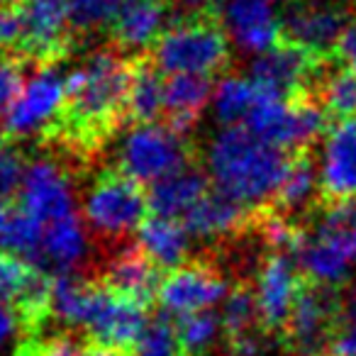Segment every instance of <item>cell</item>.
Here are the masks:
<instances>
[{"label": "cell", "mask_w": 356, "mask_h": 356, "mask_svg": "<svg viewBox=\"0 0 356 356\" xmlns=\"http://www.w3.org/2000/svg\"><path fill=\"white\" fill-rule=\"evenodd\" d=\"M288 166L286 152L261 142L247 127H220L205 144L210 184L247 210L276 200Z\"/></svg>", "instance_id": "6da1fadb"}, {"label": "cell", "mask_w": 356, "mask_h": 356, "mask_svg": "<svg viewBox=\"0 0 356 356\" xmlns=\"http://www.w3.org/2000/svg\"><path fill=\"white\" fill-rule=\"evenodd\" d=\"M132 66L113 49L93 51L69 71V105L64 124L79 142L100 139L127 110Z\"/></svg>", "instance_id": "7a4b0ae2"}, {"label": "cell", "mask_w": 356, "mask_h": 356, "mask_svg": "<svg viewBox=\"0 0 356 356\" xmlns=\"http://www.w3.org/2000/svg\"><path fill=\"white\" fill-rule=\"evenodd\" d=\"M115 163L134 184L156 186L188 166V142L171 124L134 122L115 144Z\"/></svg>", "instance_id": "3957f363"}, {"label": "cell", "mask_w": 356, "mask_h": 356, "mask_svg": "<svg viewBox=\"0 0 356 356\" xmlns=\"http://www.w3.org/2000/svg\"><path fill=\"white\" fill-rule=\"evenodd\" d=\"M229 40L222 25L193 17L171 25L152 49L154 66L166 76H205L222 71L229 61Z\"/></svg>", "instance_id": "277c9868"}, {"label": "cell", "mask_w": 356, "mask_h": 356, "mask_svg": "<svg viewBox=\"0 0 356 356\" xmlns=\"http://www.w3.org/2000/svg\"><path fill=\"white\" fill-rule=\"evenodd\" d=\"M149 210V195L142 186L120 171L100 173L88 186L81 205V215L90 232L105 239H122L137 234Z\"/></svg>", "instance_id": "5b68a950"}, {"label": "cell", "mask_w": 356, "mask_h": 356, "mask_svg": "<svg viewBox=\"0 0 356 356\" xmlns=\"http://www.w3.org/2000/svg\"><path fill=\"white\" fill-rule=\"evenodd\" d=\"M69 105V74L54 64H42L22 83L20 95L3 115V132L8 137L27 139L42 134L61 120Z\"/></svg>", "instance_id": "8992f818"}, {"label": "cell", "mask_w": 356, "mask_h": 356, "mask_svg": "<svg viewBox=\"0 0 356 356\" xmlns=\"http://www.w3.org/2000/svg\"><path fill=\"white\" fill-rule=\"evenodd\" d=\"M244 127L261 142L286 154L310 147L315 139H320L327 132L325 110L320 105L310 103V100L273 98V95L264 93L254 105Z\"/></svg>", "instance_id": "52a82bcc"}, {"label": "cell", "mask_w": 356, "mask_h": 356, "mask_svg": "<svg viewBox=\"0 0 356 356\" xmlns=\"http://www.w3.org/2000/svg\"><path fill=\"white\" fill-rule=\"evenodd\" d=\"M147 325L149 317L144 302L132 300V298L113 291L110 286L93 283L88 310H86L83 325H81V332L88 334L90 344L113 351H132Z\"/></svg>", "instance_id": "ba28073f"}, {"label": "cell", "mask_w": 356, "mask_h": 356, "mask_svg": "<svg viewBox=\"0 0 356 356\" xmlns=\"http://www.w3.org/2000/svg\"><path fill=\"white\" fill-rule=\"evenodd\" d=\"M20 208L37 220L42 227L59 222L76 213V186L69 171L49 156L27 163L25 181L20 186Z\"/></svg>", "instance_id": "9c48e42d"}, {"label": "cell", "mask_w": 356, "mask_h": 356, "mask_svg": "<svg viewBox=\"0 0 356 356\" xmlns=\"http://www.w3.org/2000/svg\"><path fill=\"white\" fill-rule=\"evenodd\" d=\"M227 296L229 288L222 273L205 264H186L161 278L156 300L168 317L184 320L188 315L210 312L213 307L222 305Z\"/></svg>", "instance_id": "30bf717a"}, {"label": "cell", "mask_w": 356, "mask_h": 356, "mask_svg": "<svg viewBox=\"0 0 356 356\" xmlns=\"http://www.w3.org/2000/svg\"><path fill=\"white\" fill-rule=\"evenodd\" d=\"M220 20L229 44L252 59L283 40V15L276 0H220Z\"/></svg>", "instance_id": "8fae6325"}, {"label": "cell", "mask_w": 356, "mask_h": 356, "mask_svg": "<svg viewBox=\"0 0 356 356\" xmlns=\"http://www.w3.org/2000/svg\"><path fill=\"white\" fill-rule=\"evenodd\" d=\"M302 273L288 254H271L264 259L254 283L259 322L266 332L286 330L298 298L302 293Z\"/></svg>", "instance_id": "7c38bea8"}, {"label": "cell", "mask_w": 356, "mask_h": 356, "mask_svg": "<svg viewBox=\"0 0 356 356\" xmlns=\"http://www.w3.org/2000/svg\"><path fill=\"white\" fill-rule=\"evenodd\" d=\"M346 30V13L332 0L293 3L283 13V40L305 49L315 59L337 49Z\"/></svg>", "instance_id": "4fadbf2b"}, {"label": "cell", "mask_w": 356, "mask_h": 356, "mask_svg": "<svg viewBox=\"0 0 356 356\" xmlns=\"http://www.w3.org/2000/svg\"><path fill=\"white\" fill-rule=\"evenodd\" d=\"M339 305L341 298H337L330 288H302L286 327L291 346L298 356H322V351L330 349Z\"/></svg>", "instance_id": "5bb4252c"}, {"label": "cell", "mask_w": 356, "mask_h": 356, "mask_svg": "<svg viewBox=\"0 0 356 356\" xmlns=\"http://www.w3.org/2000/svg\"><path fill=\"white\" fill-rule=\"evenodd\" d=\"M315 166L320 191L327 200H356V118L337 120L322 134Z\"/></svg>", "instance_id": "9a60e30c"}, {"label": "cell", "mask_w": 356, "mask_h": 356, "mask_svg": "<svg viewBox=\"0 0 356 356\" xmlns=\"http://www.w3.org/2000/svg\"><path fill=\"white\" fill-rule=\"evenodd\" d=\"M17 8L22 15V54L42 64L64 54L71 30L69 0H22Z\"/></svg>", "instance_id": "2e32d148"}, {"label": "cell", "mask_w": 356, "mask_h": 356, "mask_svg": "<svg viewBox=\"0 0 356 356\" xmlns=\"http://www.w3.org/2000/svg\"><path fill=\"white\" fill-rule=\"evenodd\" d=\"M315 64L317 59L305 49L291 42H281L273 49L254 56L247 76L264 95L296 98L315 76Z\"/></svg>", "instance_id": "e0dca14e"}, {"label": "cell", "mask_w": 356, "mask_h": 356, "mask_svg": "<svg viewBox=\"0 0 356 356\" xmlns=\"http://www.w3.org/2000/svg\"><path fill=\"white\" fill-rule=\"evenodd\" d=\"M51 281L37 264L0 252V298L17 307L25 320L49 315Z\"/></svg>", "instance_id": "ac0fdd59"}, {"label": "cell", "mask_w": 356, "mask_h": 356, "mask_svg": "<svg viewBox=\"0 0 356 356\" xmlns=\"http://www.w3.org/2000/svg\"><path fill=\"white\" fill-rule=\"evenodd\" d=\"M88 227L79 215H71V218H64L44 227L37 266L44 273L54 271L56 276H74L76 268L83 266V261L88 259Z\"/></svg>", "instance_id": "d6986e66"}, {"label": "cell", "mask_w": 356, "mask_h": 356, "mask_svg": "<svg viewBox=\"0 0 356 356\" xmlns=\"http://www.w3.org/2000/svg\"><path fill=\"white\" fill-rule=\"evenodd\" d=\"M137 247L159 268L173 271L178 266H186V261H188L191 252H193V234L181 220L152 215L137 229Z\"/></svg>", "instance_id": "ffe728a7"}, {"label": "cell", "mask_w": 356, "mask_h": 356, "mask_svg": "<svg viewBox=\"0 0 356 356\" xmlns=\"http://www.w3.org/2000/svg\"><path fill=\"white\" fill-rule=\"evenodd\" d=\"M210 193V178L205 171L186 166L184 171L159 181L149 191V210L159 218L186 220V215Z\"/></svg>", "instance_id": "44dd1931"}, {"label": "cell", "mask_w": 356, "mask_h": 356, "mask_svg": "<svg viewBox=\"0 0 356 356\" xmlns=\"http://www.w3.org/2000/svg\"><path fill=\"white\" fill-rule=\"evenodd\" d=\"M166 30V6L161 0H127L113 25V37L120 49L144 51L156 47Z\"/></svg>", "instance_id": "7402d4cb"}, {"label": "cell", "mask_w": 356, "mask_h": 356, "mask_svg": "<svg viewBox=\"0 0 356 356\" xmlns=\"http://www.w3.org/2000/svg\"><path fill=\"white\" fill-rule=\"evenodd\" d=\"M105 281H108V286L113 291L122 293V296L132 298V300L144 302V305L152 298H156L159 286H161L159 266L139 247L120 249L108 261Z\"/></svg>", "instance_id": "603a6c76"}, {"label": "cell", "mask_w": 356, "mask_h": 356, "mask_svg": "<svg viewBox=\"0 0 356 356\" xmlns=\"http://www.w3.org/2000/svg\"><path fill=\"white\" fill-rule=\"evenodd\" d=\"M213 81L205 76H168L166 79V115L171 127L186 134L195 127L200 115L210 108Z\"/></svg>", "instance_id": "cb8c5ba5"}, {"label": "cell", "mask_w": 356, "mask_h": 356, "mask_svg": "<svg viewBox=\"0 0 356 356\" xmlns=\"http://www.w3.org/2000/svg\"><path fill=\"white\" fill-rule=\"evenodd\" d=\"M247 218V208L234 203L232 198L210 191L188 215H186L184 225L188 232L198 239H222L234 234L244 225Z\"/></svg>", "instance_id": "d4e9b609"}, {"label": "cell", "mask_w": 356, "mask_h": 356, "mask_svg": "<svg viewBox=\"0 0 356 356\" xmlns=\"http://www.w3.org/2000/svg\"><path fill=\"white\" fill-rule=\"evenodd\" d=\"M261 98V90L254 86L249 76L229 74L215 83L210 113L220 127H239V122H247L254 105Z\"/></svg>", "instance_id": "484cf974"}, {"label": "cell", "mask_w": 356, "mask_h": 356, "mask_svg": "<svg viewBox=\"0 0 356 356\" xmlns=\"http://www.w3.org/2000/svg\"><path fill=\"white\" fill-rule=\"evenodd\" d=\"M124 113L134 122H156L161 113H166V81L154 64L139 61L132 66Z\"/></svg>", "instance_id": "4316f807"}, {"label": "cell", "mask_w": 356, "mask_h": 356, "mask_svg": "<svg viewBox=\"0 0 356 356\" xmlns=\"http://www.w3.org/2000/svg\"><path fill=\"white\" fill-rule=\"evenodd\" d=\"M310 234L330 244L346 264L356 268V200L332 203L310 229Z\"/></svg>", "instance_id": "83f0119b"}, {"label": "cell", "mask_w": 356, "mask_h": 356, "mask_svg": "<svg viewBox=\"0 0 356 356\" xmlns=\"http://www.w3.org/2000/svg\"><path fill=\"white\" fill-rule=\"evenodd\" d=\"M42 239H44V227L22 208L0 210V252L15 254L37 264Z\"/></svg>", "instance_id": "f1b7e54d"}, {"label": "cell", "mask_w": 356, "mask_h": 356, "mask_svg": "<svg viewBox=\"0 0 356 356\" xmlns=\"http://www.w3.org/2000/svg\"><path fill=\"white\" fill-rule=\"evenodd\" d=\"M320 191V178H317V166L307 156H298L291 161L288 173L283 178L281 188L276 193L273 203L286 215H300L315 203Z\"/></svg>", "instance_id": "f546056e"}, {"label": "cell", "mask_w": 356, "mask_h": 356, "mask_svg": "<svg viewBox=\"0 0 356 356\" xmlns=\"http://www.w3.org/2000/svg\"><path fill=\"white\" fill-rule=\"evenodd\" d=\"M90 291H93V283H83L74 276H56L51 281L49 315L61 325L81 330L88 310Z\"/></svg>", "instance_id": "4dcf8cb0"}, {"label": "cell", "mask_w": 356, "mask_h": 356, "mask_svg": "<svg viewBox=\"0 0 356 356\" xmlns=\"http://www.w3.org/2000/svg\"><path fill=\"white\" fill-rule=\"evenodd\" d=\"M322 108L337 120H354L356 118V71L344 66L322 79L320 86Z\"/></svg>", "instance_id": "1f68e13d"}, {"label": "cell", "mask_w": 356, "mask_h": 356, "mask_svg": "<svg viewBox=\"0 0 356 356\" xmlns=\"http://www.w3.org/2000/svg\"><path fill=\"white\" fill-rule=\"evenodd\" d=\"M178 339L181 346L188 356H205L215 344L220 341V334L225 332L220 315L210 312H198V315H188L184 320H178L176 325Z\"/></svg>", "instance_id": "d6a6232c"}, {"label": "cell", "mask_w": 356, "mask_h": 356, "mask_svg": "<svg viewBox=\"0 0 356 356\" xmlns=\"http://www.w3.org/2000/svg\"><path fill=\"white\" fill-rule=\"evenodd\" d=\"M127 0H69L71 30L79 35H95L113 27Z\"/></svg>", "instance_id": "836d02e7"}, {"label": "cell", "mask_w": 356, "mask_h": 356, "mask_svg": "<svg viewBox=\"0 0 356 356\" xmlns=\"http://www.w3.org/2000/svg\"><path fill=\"white\" fill-rule=\"evenodd\" d=\"M220 320H222V327L229 337L254 332V327H257V322H259L254 291H249V288L229 291V296L225 298V302H222V310H220Z\"/></svg>", "instance_id": "e575fe53"}, {"label": "cell", "mask_w": 356, "mask_h": 356, "mask_svg": "<svg viewBox=\"0 0 356 356\" xmlns=\"http://www.w3.org/2000/svg\"><path fill=\"white\" fill-rule=\"evenodd\" d=\"M184 346L178 339L176 325H171L168 317L149 320L147 330L132 346V356H184Z\"/></svg>", "instance_id": "d590c367"}, {"label": "cell", "mask_w": 356, "mask_h": 356, "mask_svg": "<svg viewBox=\"0 0 356 356\" xmlns=\"http://www.w3.org/2000/svg\"><path fill=\"white\" fill-rule=\"evenodd\" d=\"M330 356H356V283L346 291L339 305L334 334H332Z\"/></svg>", "instance_id": "8d00e7d4"}, {"label": "cell", "mask_w": 356, "mask_h": 356, "mask_svg": "<svg viewBox=\"0 0 356 356\" xmlns=\"http://www.w3.org/2000/svg\"><path fill=\"white\" fill-rule=\"evenodd\" d=\"M300 237L302 232L298 227H293L288 222V218H268L264 222V239L268 242V247L273 249V254H288V257H296V249L300 244Z\"/></svg>", "instance_id": "74e56055"}, {"label": "cell", "mask_w": 356, "mask_h": 356, "mask_svg": "<svg viewBox=\"0 0 356 356\" xmlns=\"http://www.w3.org/2000/svg\"><path fill=\"white\" fill-rule=\"evenodd\" d=\"M27 161L22 159L20 152L8 149L0 156V198H10L20 193V186L25 181Z\"/></svg>", "instance_id": "f35d334b"}, {"label": "cell", "mask_w": 356, "mask_h": 356, "mask_svg": "<svg viewBox=\"0 0 356 356\" xmlns=\"http://www.w3.org/2000/svg\"><path fill=\"white\" fill-rule=\"evenodd\" d=\"M22 83H25V74H22L20 64L15 59L0 56V118L15 103V98L22 90Z\"/></svg>", "instance_id": "ab89813d"}, {"label": "cell", "mask_w": 356, "mask_h": 356, "mask_svg": "<svg viewBox=\"0 0 356 356\" xmlns=\"http://www.w3.org/2000/svg\"><path fill=\"white\" fill-rule=\"evenodd\" d=\"M37 356H120V351L103 349V346H83L69 337H54L44 346L37 349Z\"/></svg>", "instance_id": "60d3db41"}, {"label": "cell", "mask_w": 356, "mask_h": 356, "mask_svg": "<svg viewBox=\"0 0 356 356\" xmlns=\"http://www.w3.org/2000/svg\"><path fill=\"white\" fill-rule=\"evenodd\" d=\"M22 47V15L17 6L0 8V51H10Z\"/></svg>", "instance_id": "b9f144b4"}, {"label": "cell", "mask_w": 356, "mask_h": 356, "mask_svg": "<svg viewBox=\"0 0 356 356\" xmlns=\"http://www.w3.org/2000/svg\"><path fill=\"white\" fill-rule=\"evenodd\" d=\"M22 322H25L22 312L13 302L0 298V351L15 344V339L22 332Z\"/></svg>", "instance_id": "7bdbcfd3"}, {"label": "cell", "mask_w": 356, "mask_h": 356, "mask_svg": "<svg viewBox=\"0 0 356 356\" xmlns=\"http://www.w3.org/2000/svg\"><path fill=\"white\" fill-rule=\"evenodd\" d=\"M229 349L232 356H266L268 339L259 332H247V334L229 337Z\"/></svg>", "instance_id": "ee69618b"}, {"label": "cell", "mask_w": 356, "mask_h": 356, "mask_svg": "<svg viewBox=\"0 0 356 356\" xmlns=\"http://www.w3.org/2000/svg\"><path fill=\"white\" fill-rule=\"evenodd\" d=\"M337 54L344 61V66L356 71V25H349V30L344 32L339 47H337Z\"/></svg>", "instance_id": "f6af8a7d"}, {"label": "cell", "mask_w": 356, "mask_h": 356, "mask_svg": "<svg viewBox=\"0 0 356 356\" xmlns=\"http://www.w3.org/2000/svg\"><path fill=\"white\" fill-rule=\"evenodd\" d=\"M178 6L184 8L186 13H193V15H200V13H208L210 8L218 3V0H176Z\"/></svg>", "instance_id": "bcb514c9"}, {"label": "cell", "mask_w": 356, "mask_h": 356, "mask_svg": "<svg viewBox=\"0 0 356 356\" xmlns=\"http://www.w3.org/2000/svg\"><path fill=\"white\" fill-rule=\"evenodd\" d=\"M8 134L6 132H3V129H0V156H3V154H6L8 152Z\"/></svg>", "instance_id": "7dc6e473"}, {"label": "cell", "mask_w": 356, "mask_h": 356, "mask_svg": "<svg viewBox=\"0 0 356 356\" xmlns=\"http://www.w3.org/2000/svg\"><path fill=\"white\" fill-rule=\"evenodd\" d=\"M17 3H22V0H0V6H17Z\"/></svg>", "instance_id": "c3c4849f"}, {"label": "cell", "mask_w": 356, "mask_h": 356, "mask_svg": "<svg viewBox=\"0 0 356 356\" xmlns=\"http://www.w3.org/2000/svg\"><path fill=\"white\" fill-rule=\"evenodd\" d=\"M17 356H37V349H27V351H20Z\"/></svg>", "instance_id": "681fc988"}, {"label": "cell", "mask_w": 356, "mask_h": 356, "mask_svg": "<svg viewBox=\"0 0 356 356\" xmlns=\"http://www.w3.org/2000/svg\"><path fill=\"white\" fill-rule=\"evenodd\" d=\"M0 210H3V198H0Z\"/></svg>", "instance_id": "f907efd6"}]
</instances>
